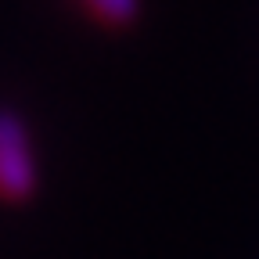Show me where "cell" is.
<instances>
[{
  "label": "cell",
  "mask_w": 259,
  "mask_h": 259,
  "mask_svg": "<svg viewBox=\"0 0 259 259\" xmlns=\"http://www.w3.org/2000/svg\"><path fill=\"white\" fill-rule=\"evenodd\" d=\"M32 187H36V166H32L25 126L15 112L0 108V194L22 202L32 194Z\"/></svg>",
  "instance_id": "6da1fadb"
},
{
  "label": "cell",
  "mask_w": 259,
  "mask_h": 259,
  "mask_svg": "<svg viewBox=\"0 0 259 259\" xmlns=\"http://www.w3.org/2000/svg\"><path fill=\"white\" fill-rule=\"evenodd\" d=\"M87 8L108 25H130L137 18V0H87Z\"/></svg>",
  "instance_id": "7a4b0ae2"
}]
</instances>
